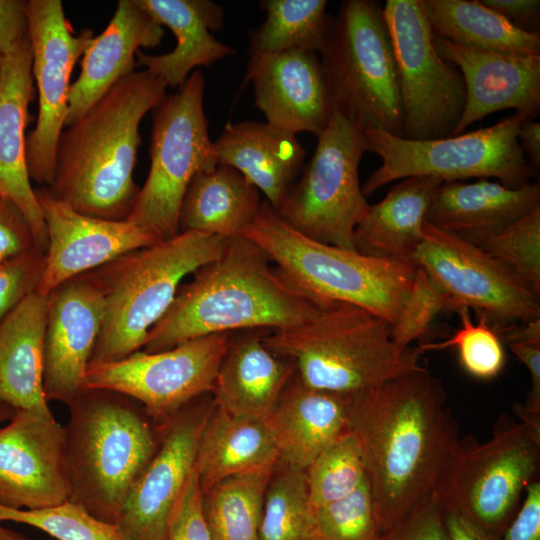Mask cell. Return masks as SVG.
<instances>
[{"label": "cell", "instance_id": "obj_1", "mask_svg": "<svg viewBox=\"0 0 540 540\" xmlns=\"http://www.w3.org/2000/svg\"><path fill=\"white\" fill-rule=\"evenodd\" d=\"M379 533L432 495L460 439L442 382L426 368L349 395Z\"/></svg>", "mask_w": 540, "mask_h": 540}, {"label": "cell", "instance_id": "obj_2", "mask_svg": "<svg viewBox=\"0 0 540 540\" xmlns=\"http://www.w3.org/2000/svg\"><path fill=\"white\" fill-rule=\"evenodd\" d=\"M245 236L230 238L217 259L180 286L141 350L153 353L191 339L234 331L281 330L305 322L321 305L287 281Z\"/></svg>", "mask_w": 540, "mask_h": 540}, {"label": "cell", "instance_id": "obj_3", "mask_svg": "<svg viewBox=\"0 0 540 540\" xmlns=\"http://www.w3.org/2000/svg\"><path fill=\"white\" fill-rule=\"evenodd\" d=\"M166 88L146 70L135 71L67 125L58 140L53 180L46 187L51 195L84 215L126 220L139 192L133 174L140 123L166 96Z\"/></svg>", "mask_w": 540, "mask_h": 540}, {"label": "cell", "instance_id": "obj_4", "mask_svg": "<svg viewBox=\"0 0 540 540\" xmlns=\"http://www.w3.org/2000/svg\"><path fill=\"white\" fill-rule=\"evenodd\" d=\"M68 407L69 500L115 525L131 487L160 445L164 423L135 399L109 389L84 387Z\"/></svg>", "mask_w": 540, "mask_h": 540}, {"label": "cell", "instance_id": "obj_5", "mask_svg": "<svg viewBox=\"0 0 540 540\" xmlns=\"http://www.w3.org/2000/svg\"><path fill=\"white\" fill-rule=\"evenodd\" d=\"M263 341L293 363L304 386L339 395L371 391L424 368L418 347L395 345L389 322L344 302H321L305 322Z\"/></svg>", "mask_w": 540, "mask_h": 540}, {"label": "cell", "instance_id": "obj_6", "mask_svg": "<svg viewBox=\"0 0 540 540\" xmlns=\"http://www.w3.org/2000/svg\"><path fill=\"white\" fill-rule=\"evenodd\" d=\"M228 240L184 231L91 271L103 294L104 316L90 364L118 361L141 350L181 281L221 256Z\"/></svg>", "mask_w": 540, "mask_h": 540}, {"label": "cell", "instance_id": "obj_7", "mask_svg": "<svg viewBox=\"0 0 540 540\" xmlns=\"http://www.w3.org/2000/svg\"><path fill=\"white\" fill-rule=\"evenodd\" d=\"M243 236L310 298L358 306L390 325L409 294L417 268L310 239L290 227L266 200Z\"/></svg>", "mask_w": 540, "mask_h": 540}, {"label": "cell", "instance_id": "obj_8", "mask_svg": "<svg viewBox=\"0 0 540 540\" xmlns=\"http://www.w3.org/2000/svg\"><path fill=\"white\" fill-rule=\"evenodd\" d=\"M319 55L333 112L363 131L376 128L403 137L394 49L378 2H341Z\"/></svg>", "mask_w": 540, "mask_h": 540}, {"label": "cell", "instance_id": "obj_9", "mask_svg": "<svg viewBox=\"0 0 540 540\" xmlns=\"http://www.w3.org/2000/svg\"><path fill=\"white\" fill-rule=\"evenodd\" d=\"M540 437L508 414L492 436L460 438L435 490L444 513H454L501 537L518 512L527 487L538 479Z\"/></svg>", "mask_w": 540, "mask_h": 540}, {"label": "cell", "instance_id": "obj_10", "mask_svg": "<svg viewBox=\"0 0 540 540\" xmlns=\"http://www.w3.org/2000/svg\"><path fill=\"white\" fill-rule=\"evenodd\" d=\"M204 89V75L195 70L152 110L150 169L126 220L160 240L180 233V209L192 179L218 165L204 111Z\"/></svg>", "mask_w": 540, "mask_h": 540}, {"label": "cell", "instance_id": "obj_11", "mask_svg": "<svg viewBox=\"0 0 540 540\" xmlns=\"http://www.w3.org/2000/svg\"><path fill=\"white\" fill-rule=\"evenodd\" d=\"M525 120L515 113L489 127L433 140H409L366 129V149L382 162L363 183L362 192L366 197L392 181L417 176L442 182L494 178L511 188L529 184L537 170L528 163L517 140Z\"/></svg>", "mask_w": 540, "mask_h": 540}, {"label": "cell", "instance_id": "obj_12", "mask_svg": "<svg viewBox=\"0 0 540 540\" xmlns=\"http://www.w3.org/2000/svg\"><path fill=\"white\" fill-rule=\"evenodd\" d=\"M366 151L363 130L333 112L278 215L310 239L356 250L355 229L369 206L359 180Z\"/></svg>", "mask_w": 540, "mask_h": 540}, {"label": "cell", "instance_id": "obj_13", "mask_svg": "<svg viewBox=\"0 0 540 540\" xmlns=\"http://www.w3.org/2000/svg\"><path fill=\"white\" fill-rule=\"evenodd\" d=\"M383 13L396 60L403 138L452 136L465 107V84L437 51L423 0H387Z\"/></svg>", "mask_w": 540, "mask_h": 540}, {"label": "cell", "instance_id": "obj_14", "mask_svg": "<svg viewBox=\"0 0 540 540\" xmlns=\"http://www.w3.org/2000/svg\"><path fill=\"white\" fill-rule=\"evenodd\" d=\"M414 264L445 291L446 310L473 309L498 335L540 318L539 295L514 273L478 245L428 222Z\"/></svg>", "mask_w": 540, "mask_h": 540}, {"label": "cell", "instance_id": "obj_15", "mask_svg": "<svg viewBox=\"0 0 540 540\" xmlns=\"http://www.w3.org/2000/svg\"><path fill=\"white\" fill-rule=\"evenodd\" d=\"M230 333L207 335L171 349L143 350L114 362L90 364L85 387L125 394L164 423L184 406L213 391Z\"/></svg>", "mask_w": 540, "mask_h": 540}, {"label": "cell", "instance_id": "obj_16", "mask_svg": "<svg viewBox=\"0 0 540 540\" xmlns=\"http://www.w3.org/2000/svg\"><path fill=\"white\" fill-rule=\"evenodd\" d=\"M27 15L39 111L26 137V163L30 179L47 187L68 116L72 70L94 35L88 28L74 31L61 0H28Z\"/></svg>", "mask_w": 540, "mask_h": 540}, {"label": "cell", "instance_id": "obj_17", "mask_svg": "<svg viewBox=\"0 0 540 540\" xmlns=\"http://www.w3.org/2000/svg\"><path fill=\"white\" fill-rule=\"evenodd\" d=\"M69 495L64 426L49 407L15 410L0 428V505L40 509Z\"/></svg>", "mask_w": 540, "mask_h": 540}, {"label": "cell", "instance_id": "obj_18", "mask_svg": "<svg viewBox=\"0 0 540 540\" xmlns=\"http://www.w3.org/2000/svg\"><path fill=\"white\" fill-rule=\"evenodd\" d=\"M46 224L48 245L36 292L49 295L62 283L160 240L127 220L114 221L77 212L46 187L35 189Z\"/></svg>", "mask_w": 540, "mask_h": 540}, {"label": "cell", "instance_id": "obj_19", "mask_svg": "<svg viewBox=\"0 0 540 540\" xmlns=\"http://www.w3.org/2000/svg\"><path fill=\"white\" fill-rule=\"evenodd\" d=\"M190 404L164 422L156 453L127 495L115 523L124 540H167L169 517L194 469L209 410Z\"/></svg>", "mask_w": 540, "mask_h": 540}, {"label": "cell", "instance_id": "obj_20", "mask_svg": "<svg viewBox=\"0 0 540 540\" xmlns=\"http://www.w3.org/2000/svg\"><path fill=\"white\" fill-rule=\"evenodd\" d=\"M103 316V294L91 271L48 295L43 369L47 402L69 405L85 387Z\"/></svg>", "mask_w": 540, "mask_h": 540}, {"label": "cell", "instance_id": "obj_21", "mask_svg": "<svg viewBox=\"0 0 540 540\" xmlns=\"http://www.w3.org/2000/svg\"><path fill=\"white\" fill-rule=\"evenodd\" d=\"M266 122L292 134L316 137L327 127L333 105L319 54L300 49L250 58L245 74Z\"/></svg>", "mask_w": 540, "mask_h": 540}, {"label": "cell", "instance_id": "obj_22", "mask_svg": "<svg viewBox=\"0 0 540 540\" xmlns=\"http://www.w3.org/2000/svg\"><path fill=\"white\" fill-rule=\"evenodd\" d=\"M439 54L462 74L466 102L452 136L486 116L514 109L526 120L540 113V55H512L469 48L434 35Z\"/></svg>", "mask_w": 540, "mask_h": 540}, {"label": "cell", "instance_id": "obj_23", "mask_svg": "<svg viewBox=\"0 0 540 540\" xmlns=\"http://www.w3.org/2000/svg\"><path fill=\"white\" fill-rule=\"evenodd\" d=\"M31 68L28 35L15 50L0 58V195L20 210L37 247L45 253L46 224L26 163L25 128L34 97Z\"/></svg>", "mask_w": 540, "mask_h": 540}, {"label": "cell", "instance_id": "obj_24", "mask_svg": "<svg viewBox=\"0 0 540 540\" xmlns=\"http://www.w3.org/2000/svg\"><path fill=\"white\" fill-rule=\"evenodd\" d=\"M164 29L137 2L119 0L110 22L93 36L71 84L66 125L84 115L118 81L135 72L140 48L160 45Z\"/></svg>", "mask_w": 540, "mask_h": 540}, {"label": "cell", "instance_id": "obj_25", "mask_svg": "<svg viewBox=\"0 0 540 540\" xmlns=\"http://www.w3.org/2000/svg\"><path fill=\"white\" fill-rule=\"evenodd\" d=\"M538 208V181L517 188L489 179L448 181L434 193L426 222L477 244Z\"/></svg>", "mask_w": 540, "mask_h": 540}, {"label": "cell", "instance_id": "obj_26", "mask_svg": "<svg viewBox=\"0 0 540 540\" xmlns=\"http://www.w3.org/2000/svg\"><path fill=\"white\" fill-rule=\"evenodd\" d=\"M138 4L162 27L176 37L170 52L136 54L137 65L161 79L167 87L179 88L194 68L210 67L235 50L218 41L212 32L222 29L224 11L210 0H137Z\"/></svg>", "mask_w": 540, "mask_h": 540}, {"label": "cell", "instance_id": "obj_27", "mask_svg": "<svg viewBox=\"0 0 540 540\" xmlns=\"http://www.w3.org/2000/svg\"><path fill=\"white\" fill-rule=\"evenodd\" d=\"M218 164L242 174L277 210L304 167L306 151L295 134L267 122L227 123L216 141Z\"/></svg>", "mask_w": 540, "mask_h": 540}, {"label": "cell", "instance_id": "obj_28", "mask_svg": "<svg viewBox=\"0 0 540 540\" xmlns=\"http://www.w3.org/2000/svg\"><path fill=\"white\" fill-rule=\"evenodd\" d=\"M292 378L265 422L279 461L286 467L306 470L324 449L348 431L349 395L315 390L304 386L297 375Z\"/></svg>", "mask_w": 540, "mask_h": 540}, {"label": "cell", "instance_id": "obj_29", "mask_svg": "<svg viewBox=\"0 0 540 540\" xmlns=\"http://www.w3.org/2000/svg\"><path fill=\"white\" fill-rule=\"evenodd\" d=\"M265 329L230 339L213 392L215 404L242 418L266 419L294 375L293 363L264 343Z\"/></svg>", "mask_w": 540, "mask_h": 540}, {"label": "cell", "instance_id": "obj_30", "mask_svg": "<svg viewBox=\"0 0 540 540\" xmlns=\"http://www.w3.org/2000/svg\"><path fill=\"white\" fill-rule=\"evenodd\" d=\"M441 183L433 177L405 178L381 201L369 204L355 229L356 250L414 264V256L423 240L426 215Z\"/></svg>", "mask_w": 540, "mask_h": 540}, {"label": "cell", "instance_id": "obj_31", "mask_svg": "<svg viewBox=\"0 0 540 540\" xmlns=\"http://www.w3.org/2000/svg\"><path fill=\"white\" fill-rule=\"evenodd\" d=\"M278 462L265 419L237 417L216 404L208 410L194 465L202 493L233 475L274 470Z\"/></svg>", "mask_w": 540, "mask_h": 540}, {"label": "cell", "instance_id": "obj_32", "mask_svg": "<svg viewBox=\"0 0 540 540\" xmlns=\"http://www.w3.org/2000/svg\"><path fill=\"white\" fill-rule=\"evenodd\" d=\"M48 295L27 296L0 323V402L18 409L49 407L43 388Z\"/></svg>", "mask_w": 540, "mask_h": 540}, {"label": "cell", "instance_id": "obj_33", "mask_svg": "<svg viewBox=\"0 0 540 540\" xmlns=\"http://www.w3.org/2000/svg\"><path fill=\"white\" fill-rule=\"evenodd\" d=\"M260 191L234 168L198 173L182 201L179 229L227 239L243 236L262 205Z\"/></svg>", "mask_w": 540, "mask_h": 540}, {"label": "cell", "instance_id": "obj_34", "mask_svg": "<svg viewBox=\"0 0 540 540\" xmlns=\"http://www.w3.org/2000/svg\"><path fill=\"white\" fill-rule=\"evenodd\" d=\"M435 36L454 44L512 55H540V34L513 27L479 0H423Z\"/></svg>", "mask_w": 540, "mask_h": 540}, {"label": "cell", "instance_id": "obj_35", "mask_svg": "<svg viewBox=\"0 0 540 540\" xmlns=\"http://www.w3.org/2000/svg\"><path fill=\"white\" fill-rule=\"evenodd\" d=\"M266 16L249 33L250 58L291 49L320 54L324 48L332 15L325 0H263Z\"/></svg>", "mask_w": 540, "mask_h": 540}, {"label": "cell", "instance_id": "obj_36", "mask_svg": "<svg viewBox=\"0 0 540 540\" xmlns=\"http://www.w3.org/2000/svg\"><path fill=\"white\" fill-rule=\"evenodd\" d=\"M272 472L233 475L202 493L212 540H260L265 493Z\"/></svg>", "mask_w": 540, "mask_h": 540}, {"label": "cell", "instance_id": "obj_37", "mask_svg": "<svg viewBox=\"0 0 540 540\" xmlns=\"http://www.w3.org/2000/svg\"><path fill=\"white\" fill-rule=\"evenodd\" d=\"M260 540H314L306 470L286 467L268 485Z\"/></svg>", "mask_w": 540, "mask_h": 540}, {"label": "cell", "instance_id": "obj_38", "mask_svg": "<svg viewBox=\"0 0 540 540\" xmlns=\"http://www.w3.org/2000/svg\"><path fill=\"white\" fill-rule=\"evenodd\" d=\"M306 477L310 509L351 495L368 479L360 449L349 430L312 461Z\"/></svg>", "mask_w": 540, "mask_h": 540}, {"label": "cell", "instance_id": "obj_39", "mask_svg": "<svg viewBox=\"0 0 540 540\" xmlns=\"http://www.w3.org/2000/svg\"><path fill=\"white\" fill-rule=\"evenodd\" d=\"M456 312L460 317V327L447 340L421 342L418 348L422 353L455 348L466 373L479 380L497 377L506 363L505 349L500 336L484 315L476 314L478 319L474 322L469 308L461 307Z\"/></svg>", "mask_w": 540, "mask_h": 540}, {"label": "cell", "instance_id": "obj_40", "mask_svg": "<svg viewBox=\"0 0 540 540\" xmlns=\"http://www.w3.org/2000/svg\"><path fill=\"white\" fill-rule=\"evenodd\" d=\"M4 522L32 526L57 540H124L116 525L97 519L70 500L40 509L0 505V523Z\"/></svg>", "mask_w": 540, "mask_h": 540}, {"label": "cell", "instance_id": "obj_41", "mask_svg": "<svg viewBox=\"0 0 540 540\" xmlns=\"http://www.w3.org/2000/svg\"><path fill=\"white\" fill-rule=\"evenodd\" d=\"M476 245L540 295V208Z\"/></svg>", "mask_w": 540, "mask_h": 540}, {"label": "cell", "instance_id": "obj_42", "mask_svg": "<svg viewBox=\"0 0 540 540\" xmlns=\"http://www.w3.org/2000/svg\"><path fill=\"white\" fill-rule=\"evenodd\" d=\"M314 540H377L379 529L368 479L351 495L311 509Z\"/></svg>", "mask_w": 540, "mask_h": 540}, {"label": "cell", "instance_id": "obj_43", "mask_svg": "<svg viewBox=\"0 0 540 540\" xmlns=\"http://www.w3.org/2000/svg\"><path fill=\"white\" fill-rule=\"evenodd\" d=\"M447 294L421 267L416 268L414 280L397 318L390 325L391 338L396 346L405 349L421 340L438 313L446 310Z\"/></svg>", "mask_w": 540, "mask_h": 540}, {"label": "cell", "instance_id": "obj_44", "mask_svg": "<svg viewBox=\"0 0 540 540\" xmlns=\"http://www.w3.org/2000/svg\"><path fill=\"white\" fill-rule=\"evenodd\" d=\"M44 265L45 253L37 248L0 263V323L36 292Z\"/></svg>", "mask_w": 540, "mask_h": 540}, {"label": "cell", "instance_id": "obj_45", "mask_svg": "<svg viewBox=\"0 0 540 540\" xmlns=\"http://www.w3.org/2000/svg\"><path fill=\"white\" fill-rule=\"evenodd\" d=\"M167 540H212L203 511V494L195 467L170 514Z\"/></svg>", "mask_w": 540, "mask_h": 540}, {"label": "cell", "instance_id": "obj_46", "mask_svg": "<svg viewBox=\"0 0 540 540\" xmlns=\"http://www.w3.org/2000/svg\"><path fill=\"white\" fill-rule=\"evenodd\" d=\"M377 540H450L445 513L435 492Z\"/></svg>", "mask_w": 540, "mask_h": 540}, {"label": "cell", "instance_id": "obj_47", "mask_svg": "<svg viewBox=\"0 0 540 540\" xmlns=\"http://www.w3.org/2000/svg\"><path fill=\"white\" fill-rule=\"evenodd\" d=\"M39 249L20 210L0 195V263Z\"/></svg>", "mask_w": 540, "mask_h": 540}, {"label": "cell", "instance_id": "obj_48", "mask_svg": "<svg viewBox=\"0 0 540 540\" xmlns=\"http://www.w3.org/2000/svg\"><path fill=\"white\" fill-rule=\"evenodd\" d=\"M500 540H540V481L526 489L521 506Z\"/></svg>", "mask_w": 540, "mask_h": 540}, {"label": "cell", "instance_id": "obj_49", "mask_svg": "<svg viewBox=\"0 0 540 540\" xmlns=\"http://www.w3.org/2000/svg\"><path fill=\"white\" fill-rule=\"evenodd\" d=\"M28 36L27 1L0 0V58Z\"/></svg>", "mask_w": 540, "mask_h": 540}, {"label": "cell", "instance_id": "obj_50", "mask_svg": "<svg viewBox=\"0 0 540 540\" xmlns=\"http://www.w3.org/2000/svg\"><path fill=\"white\" fill-rule=\"evenodd\" d=\"M513 27L530 34H540L539 0H479Z\"/></svg>", "mask_w": 540, "mask_h": 540}, {"label": "cell", "instance_id": "obj_51", "mask_svg": "<svg viewBox=\"0 0 540 540\" xmlns=\"http://www.w3.org/2000/svg\"><path fill=\"white\" fill-rule=\"evenodd\" d=\"M508 346L531 375V390L521 408L529 413L540 414V346L525 344Z\"/></svg>", "mask_w": 540, "mask_h": 540}, {"label": "cell", "instance_id": "obj_52", "mask_svg": "<svg viewBox=\"0 0 540 540\" xmlns=\"http://www.w3.org/2000/svg\"><path fill=\"white\" fill-rule=\"evenodd\" d=\"M517 140L528 163L538 170L540 167V123L535 119L523 121L517 133Z\"/></svg>", "mask_w": 540, "mask_h": 540}, {"label": "cell", "instance_id": "obj_53", "mask_svg": "<svg viewBox=\"0 0 540 540\" xmlns=\"http://www.w3.org/2000/svg\"><path fill=\"white\" fill-rule=\"evenodd\" d=\"M445 521L450 536V540H500L501 537L489 534L464 517L445 513Z\"/></svg>", "mask_w": 540, "mask_h": 540}, {"label": "cell", "instance_id": "obj_54", "mask_svg": "<svg viewBox=\"0 0 540 540\" xmlns=\"http://www.w3.org/2000/svg\"><path fill=\"white\" fill-rule=\"evenodd\" d=\"M502 342L540 346V318L515 325L501 333Z\"/></svg>", "mask_w": 540, "mask_h": 540}, {"label": "cell", "instance_id": "obj_55", "mask_svg": "<svg viewBox=\"0 0 540 540\" xmlns=\"http://www.w3.org/2000/svg\"><path fill=\"white\" fill-rule=\"evenodd\" d=\"M0 540H33L27 538L21 533H18L12 529L6 528L3 526V523H0Z\"/></svg>", "mask_w": 540, "mask_h": 540}, {"label": "cell", "instance_id": "obj_56", "mask_svg": "<svg viewBox=\"0 0 540 540\" xmlns=\"http://www.w3.org/2000/svg\"><path fill=\"white\" fill-rule=\"evenodd\" d=\"M14 413V408L0 402V423L9 421Z\"/></svg>", "mask_w": 540, "mask_h": 540}]
</instances>
